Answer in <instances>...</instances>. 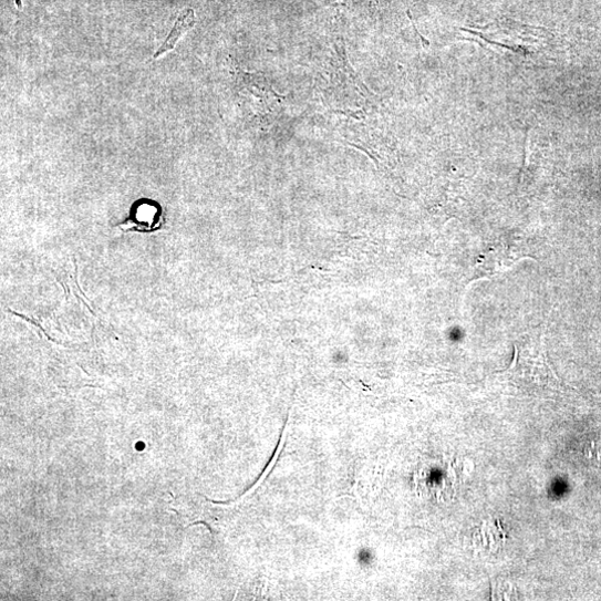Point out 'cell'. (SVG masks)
<instances>
[{"mask_svg":"<svg viewBox=\"0 0 601 601\" xmlns=\"http://www.w3.org/2000/svg\"><path fill=\"white\" fill-rule=\"evenodd\" d=\"M508 372L515 380L540 386L552 384L555 377L543 355L528 358L525 353L522 355L516 353L515 361Z\"/></svg>","mask_w":601,"mask_h":601,"instance_id":"obj_1","label":"cell"},{"mask_svg":"<svg viewBox=\"0 0 601 601\" xmlns=\"http://www.w3.org/2000/svg\"><path fill=\"white\" fill-rule=\"evenodd\" d=\"M162 216L156 207L142 205L137 207L135 214L120 229L124 232H152L160 227Z\"/></svg>","mask_w":601,"mask_h":601,"instance_id":"obj_2","label":"cell"},{"mask_svg":"<svg viewBox=\"0 0 601 601\" xmlns=\"http://www.w3.org/2000/svg\"><path fill=\"white\" fill-rule=\"evenodd\" d=\"M196 19L193 10L187 9L183 11L172 29L170 33L166 38L165 42L159 46L156 53L153 55V60L159 59L160 56L173 51L180 38L185 35L190 29L195 27Z\"/></svg>","mask_w":601,"mask_h":601,"instance_id":"obj_3","label":"cell"}]
</instances>
